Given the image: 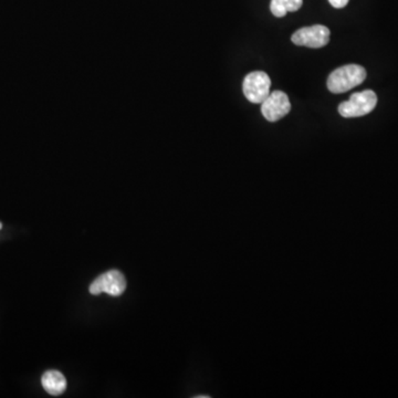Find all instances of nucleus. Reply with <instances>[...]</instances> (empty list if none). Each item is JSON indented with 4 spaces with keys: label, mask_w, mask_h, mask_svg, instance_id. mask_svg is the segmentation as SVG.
I'll return each instance as SVG.
<instances>
[{
    "label": "nucleus",
    "mask_w": 398,
    "mask_h": 398,
    "mask_svg": "<svg viewBox=\"0 0 398 398\" xmlns=\"http://www.w3.org/2000/svg\"><path fill=\"white\" fill-rule=\"evenodd\" d=\"M44 391L52 396H59L65 393L67 388V380L59 371H48L42 378Z\"/></svg>",
    "instance_id": "nucleus-7"
},
{
    "label": "nucleus",
    "mask_w": 398,
    "mask_h": 398,
    "mask_svg": "<svg viewBox=\"0 0 398 398\" xmlns=\"http://www.w3.org/2000/svg\"><path fill=\"white\" fill-rule=\"evenodd\" d=\"M378 104V95L374 91L365 90L351 95L349 101L339 106V113L343 118H360L371 113Z\"/></svg>",
    "instance_id": "nucleus-2"
},
{
    "label": "nucleus",
    "mask_w": 398,
    "mask_h": 398,
    "mask_svg": "<svg viewBox=\"0 0 398 398\" xmlns=\"http://www.w3.org/2000/svg\"><path fill=\"white\" fill-rule=\"evenodd\" d=\"M304 0H271L270 11L278 18H282L287 13H294L302 7Z\"/></svg>",
    "instance_id": "nucleus-8"
},
{
    "label": "nucleus",
    "mask_w": 398,
    "mask_h": 398,
    "mask_svg": "<svg viewBox=\"0 0 398 398\" xmlns=\"http://www.w3.org/2000/svg\"><path fill=\"white\" fill-rule=\"evenodd\" d=\"M262 116L269 122H277L291 111L288 95L282 91L270 92L269 97L261 103Z\"/></svg>",
    "instance_id": "nucleus-6"
},
{
    "label": "nucleus",
    "mask_w": 398,
    "mask_h": 398,
    "mask_svg": "<svg viewBox=\"0 0 398 398\" xmlns=\"http://www.w3.org/2000/svg\"><path fill=\"white\" fill-rule=\"evenodd\" d=\"M271 80L269 75L262 71L247 75L242 83V91L247 100L256 104H261L269 97Z\"/></svg>",
    "instance_id": "nucleus-3"
},
{
    "label": "nucleus",
    "mask_w": 398,
    "mask_h": 398,
    "mask_svg": "<svg viewBox=\"0 0 398 398\" xmlns=\"http://www.w3.org/2000/svg\"><path fill=\"white\" fill-rule=\"evenodd\" d=\"M293 44L308 48H323L330 42V29L322 25H314L299 29L291 37Z\"/></svg>",
    "instance_id": "nucleus-5"
},
{
    "label": "nucleus",
    "mask_w": 398,
    "mask_h": 398,
    "mask_svg": "<svg viewBox=\"0 0 398 398\" xmlns=\"http://www.w3.org/2000/svg\"><path fill=\"white\" fill-rule=\"evenodd\" d=\"M0 229H1V224H0Z\"/></svg>",
    "instance_id": "nucleus-10"
},
{
    "label": "nucleus",
    "mask_w": 398,
    "mask_h": 398,
    "mask_svg": "<svg viewBox=\"0 0 398 398\" xmlns=\"http://www.w3.org/2000/svg\"><path fill=\"white\" fill-rule=\"evenodd\" d=\"M126 288L125 278L118 270H110L97 278L90 285V293L93 296H99L106 292L112 297H120L123 294Z\"/></svg>",
    "instance_id": "nucleus-4"
},
{
    "label": "nucleus",
    "mask_w": 398,
    "mask_h": 398,
    "mask_svg": "<svg viewBox=\"0 0 398 398\" xmlns=\"http://www.w3.org/2000/svg\"><path fill=\"white\" fill-rule=\"evenodd\" d=\"M349 0H329V3L333 6L334 8H337V9H341V8H344L345 6L349 4Z\"/></svg>",
    "instance_id": "nucleus-9"
},
{
    "label": "nucleus",
    "mask_w": 398,
    "mask_h": 398,
    "mask_svg": "<svg viewBox=\"0 0 398 398\" xmlns=\"http://www.w3.org/2000/svg\"><path fill=\"white\" fill-rule=\"evenodd\" d=\"M365 79H366V70L364 68L359 65H347L334 70L328 77L326 85L332 93L340 94L362 85Z\"/></svg>",
    "instance_id": "nucleus-1"
}]
</instances>
